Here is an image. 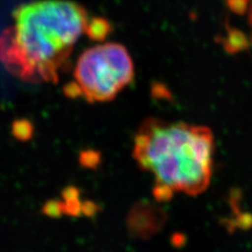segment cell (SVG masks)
<instances>
[{
  "mask_svg": "<svg viewBox=\"0 0 252 252\" xmlns=\"http://www.w3.org/2000/svg\"><path fill=\"white\" fill-rule=\"evenodd\" d=\"M33 124L27 119H19L13 122L12 132L16 139L20 141H28L33 136Z\"/></svg>",
  "mask_w": 252,
  "mask_h": 252,
  "instance_id": "cell-5",
  "label": "cell"
},
{
  "mask_svg": "<svg viewBox=\"0 0 252 252\" xmlns=\"http://www.w3.org/2000/svg\"><path fill=\"white\" fill-rule=\"evenodd\" d=\"M110 25L109 22L103 18L94 17L91 19L85 30V34L93 40L101 41L109 34Z\"/></svg>",
  "mask_w": 252,
  "mask_h": 252,
  "instance_id": "cell-4",
  "label": "cell"
},
{
  "mask_svg": "<svg viewBox=\"0 0 252 252\" xmlns=\"http://www.w3.org/2000/svg\"><path fill=\"white\" fill-rule=\"evenodd\" d=\"M74 77L79 97L89 102H106L132 82L135 66L125 46L103 43L81 54Z\"/></svg>",
  "mask_w": 252,
  "mask_h": 252,
  "instance_id": "cell-3",
  "label": "cell"
},
{
  "mask_svg": "<svg viewBox=\"0 0 252 252\" xmlns=\"http://www.w3.org/2000/svg\"><path fill=\"white\" fill-rule=\"evenodd\" d=\"M43 214L51 218H59L63 212L62 203L57 201H50L43 206Z\"/></svg>",
  "mask_w": 252,
  "mask_h": 252,
  "instance_id": "cell-6",
  "label": "cell"
},
{
  "mask_svg": "<svg viewBox=\"0 0 252 252\" xmlns=\"http://www.w3.org/2000/svg\"><path fill=\"white\" fill-rule=\"evenodd\" d=\"M215 139L202 125L148 118L133 140L132 155L155 180L154 195L167 201L175 193L196 195L210 184Z\"/></svg>",
  "mask_w": 252,
  "mask_h": 252,
  "instance_id": "cell-1",
  "label": "cell"
},
{
  "mask_svg": "<svg viewBox=\"0 0 252 252\" xmlns=\"http://www.w3.org/2000/svg\"><path fill=\"white\" fill-rule=\"evenodd\" d=\"M16 42L31 82L58 81V70L85 34L90 21L82 5L68 0H39L14 12Z\"/></svg>",
  "mask_w": 252,
  "mask_h": 252,
  "instance_id": "cell-2",
  "label": "cell"
},
{
  "mask_svg": "<svg viewBox=\"0 0 252 252\" xmlns=\"http://www.w3.org/2000/svg\"><path fill=\"white\" fill-rule=\"evenodd\" d=\"M245 9L248 14V25L251 30V42H252V0H249V1H246L245 4Z\"/></svg>",
  "mask_w": 252,
  "mask_h": 252,
  "instance_id": "cell-7",
  "label": "cell"
}]
</instances>
